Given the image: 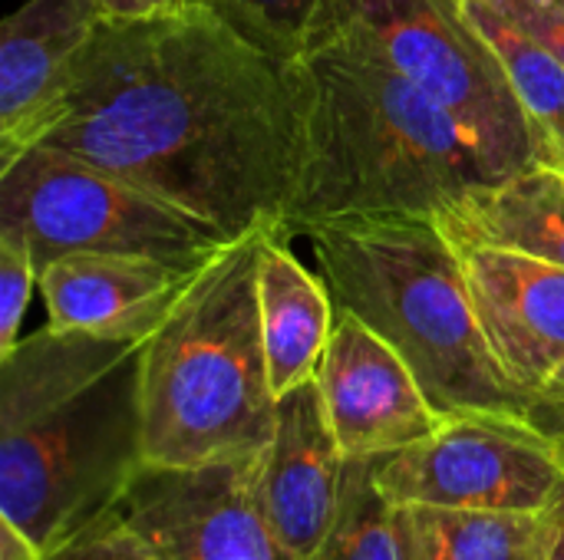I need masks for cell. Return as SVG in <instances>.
<instances>
[{
  "mask_svg": "<svg viewBox=\"0 0 564 560\" xmlns=\"http://www.w3.org/2000/svg\"><path fill=\"white\" fill-rule=\"evenodd\" d=\"M314 261L340 310L357 314L416 373L443 419L539 422V406L499 366L459 248L436 218L387 215L314 224Z\"/></svg>",
  "mask_w": 564,
  "mask_h": 560,
  "instance_id": "277c9868",
  "label": "cell"
},
{
  "mask_svg": "<svg viewBox=\"0 0 564 560\" xmlns=\"http://www.w3.org/2000/svg\"><path fill=\"white\" fill-rule=\"evenodd\" d=\"M466 17L476 23L482 40L499 56L512 89L532 119L545 129L555 145L558 165L564 158V63H558L545 46L522 33L509 17H502L489 0H459Z\"/></svg>",
  "mask_w": 564,
  "mask_h": 560,
  "instance_id": "ac0fdd59",
  "label": "cell"
},
{
  "mask_svg": "<svg viewBox=\"0 0 564 560\" xmlns=\"http://www.w3.org/2000/svg\"><path fill=\"white\" fill-rule=\"evenodd\" d=\"M43 560H169L159 545H152L139 528H132L119 512L93 521Z\"/></svg>",
  "mask_w": 564,
  "mask_h": 560,
  "instance_id": "7402d4cb",
  "label": "cell"
},
{
  "mask_svg": "<svg viewBox=\"0 0 564 560\" xmlns=\"http://www.w3.org/2000/svg\"><path fill=\"white\" fill-rule=\"evenodd\" d=\"M281 63L297 59L324 30L334 0H195Z\"/></svg>",
  "mask_w": 564,
  "mask_h": 560,
  "instance_id": "ffe728a7",
  "label": "cell"
},
{
  "mask_svg": "<svg viewBox=\"0 0 564 560\" xmlns=\"http://www.w3.org/2000/svg\"><path fill=\"white\" fill-rule=\"evenodd\" d=\"M397 505L549 515L564 495L562 442L529 419L453 416L416 446L377 459Z\"/></svg>",
  "mask_w": 564,
  "mask_h": 560,
  "instance_id": "ba28073f",
  "label": "cell"
},
{
  "mask_svg": "<svg viewBox=\"0 0 564 560\" xmlns=\"http://www.w3.org/2000/svg\"><path fill=\"white\" fill-rule=\"evenodd\" d=\"M456 248L482 333L516 389L539 406L549 432L564 399V267L492 244Z\"/></svg>",
  "mask_w": 564,
  "mask_h": 560,
  "instance_id": "30bf717a",
  "label": "cell"
},
{
  "mask_svg": "<svg viewBox=\"0 0 564 560\" xmlns=\"http://www.w3.org/2000/svg\"><path fill=\"white\" fill-rule=\"evenodd\" d=\"M0 560H43V548L13 521L0 518Z\"/></svg>",
  "mask_w": 564,
  "mask_h": 560,
  "instance_id": "d4e9b609",
  "label": "cell"
},
{
  "mask_svg": "<svg viewBox=\"0 0 564 560\" xmlns=\"http://www.w3.org/2000/svg\"><path fill=\"white\" fill-rule=\"evenodd\" d=\"M33 294H40L33 251L17 228L0 224V360L20 343V323Z\"/></svg>",
  "mask_w": 564,
  "mask_h": 560,
  "instance_id": "44dd1931",
  "label": "cell"
},
{
  "mask_svg": "<svg viewBox=\"0 0 564 560\" xmlns=\"http://www.w3.org/2000/svg\"><path fill=\"white\" fill-rule=\"evenodd\" d=\"M142 343L46 323L0 360V518L43 554L116 512L145 465Z\"/></svg>",
  "mask_w": 564,
  "mask_h": 560,
  "instance_id": "3957f363",
  "label": "cell"
},
{
  "mask_svg": "<svg viewBox=\"0 0 564 560\" xmlns=\"http://www.w3.org/2000/svg\"><path fill=\"white\" fill-rule=\"evenodd\" d=\"M545 525H549V560H564V495L545 515Z\"/></svg>",
  "mask_w": 564,
  "mask_h": 560,
  "instance_id": "484cf974",
  "label": "cell"
},
{
  "mask_svg": "<svg viewBox=\"0 0 564 560\" xmlns=\"http://www.w3.org/2000/svg\"><path fill=\"white\" fill-rule=\"evenodd\" d=\"M327 23H347L397 73L440 102L499 178L558 165L552 139L522 106L499 56L459 0H334Z\"/></svg>",
  "mask_w": 564,
  "mask_h": 560,
  "instance_id": "8992f818",
  "label": "cell"
},
{
  "mask_svg": "<svg viewBox=\"0 0 564 560\" xmlns=\"http://www.w3.org/2000/svg\"><path fill=\"white\" fill-rule=\"evenodd\" d=\"M314 560H406L397 502L377 479V459H347L340 505Z\"/></svg>",
  "mask_w": 564,
  "mask_h": 560,
  "instance_id": "d6986e66",
  "label": "cell"
},
{
  "mask_svg": "<svg viewBox=\"0 0 564 560\" xmlns=\"http://www.w3.org/2000/svg\"><path fill=\"white\" fill-rule=\"evenodd\" d=\"M562 168H564V158H562Z\"/></svg>",
  "mask_w": 564,
  "mask_h": 560,
  "instance_id": "f1b7e54d",
  "label": "cell"
},
{
  "mask_svg": "<svg viewBox=\"0 0 564 560\" xmlns=\"http://www.w3.org/2000/svg\"><path fill=\"white\" fill-rule=\"evenodd\" d=\"M208 261L66 254L40 271L46 323L53 330H79L112 340H149Z\"/></svg>",
  "mask_w": 564,
  "mask_h": 560,
  "instance_id": "5bb4252c",
  "label": "cell"
},
{
  "mask_svg": "<svg viewBox=\"0 0 564 560\" xmlns=\"http://www.w3.org/2000/svg\"><path fill=\"white\" fill-rule=\"evenodd\" d=\"M552 3H558V7H564V0H552Z\"/></svg>",
  "mask_w": 564,
  "mask_h": 560,
  "instance_id": "83f0119b",
  "label": "cell"
},
{
  "mask_svg": "<svg viewBox=\"0 0 564 560\" xmlns=\"http://www.w3.org/2000/svg\"><path fill=\"white\" fill-rule=\"evenodd\" d=\"M0 224L26 238L40 271L66 254L208 261L228 244L202 218L50 145H33L0 172Z\"/></svg>",
  "mask_w": 564,
  "mask_h": 560,
  "instance_id": "52a82bcc",
  "label": "cell"
},
{
  "mask_svg": "<svg viewBox=\"0 0 564 560\" xmlns=\"http://www.w3.org/2000/svg\"><path fill=\"white\" fill-rule=\"evenodd\" d=\"M291 73L301 158L281 238L347 218H440L502 182L463 125L347 23H327Z\"/></svg>",
  "mask_w": 564,
  "mask_h": 560,
  "instance_id": "7a4b0ae2",
  "label": "cell"
},
{
  "mask_svg": "<svg viewBox=\"0 0 564 560\" xmlns=\"http://www.w3.org/2000/svg\"><path fill=\"white\" fill-rule=\"evenodd\" d=\"M93 3L109 20H139V17H155V13H169V10L188 7L195 0H93Z\"/></svg>",
  "mask_w": 564,
  "mask_h": 560,
  "instance_id": "cb8c5ba5",
  "label": "cell"
},
{
  "mask_svg": "<svg viewBox=\"0 0 564 560\" xmlns=\"http://www.w3.org/2000/svg\"><path fill=\"white\" fill-rule=\"evenodd\" d=\"M93 0H26L0 26V172L66 112L79 59L102 23Z\"/></svg>",
  "mask_w": 564,
  "mask_h": 560,
  "instance_id": "7c38bea8",
  "label": "cell"
},
{
  "mask_svg": "<svg viewBox=\"0 0 564 560\" xmlns=\"http://www.w3.org/2000/svg\"><path fill=\"white\" fill-rule=\"evenodd\" d=\"M317 386L347 459L400 452L443 426L410 363L357 314L340 307Z\"/></svg>",
  "mask_w": 564,
  "mask_h": 560,
  "instance_id": "8fae6325",
  "label": "cell"
},
{
  "mask_svg": "<svg viewBox=\"0 0 564 560\" xmlns=\"http://www.w3.org/2000/svg\"><path fill=\"white\" fill-rule=\"evenodd\" d=\"M99 165L218 228H274L301 158V99L281 63L188 3L102 20L63 119L40 142Z\"/></svg>",
  "mask_w": 564,
  "mask_h": 560,
  "instance_id": "6da1fadb",
  "label": "cell"
},
{
  "mask_svg": "<svg viewBox=\"0 0 564 560\" xmlns=\"http://www.w3.org/2000/svg\"><path fill=\"white\" fill-rule=\"evenodd\" d=\"M406 560H549L545 515L397 505Z\"/></svg>",
  "mask_w": 564,
  "mask_h": 560,
  "instance_id": "e0dca14e",
  "label": "cell"
},
{
  "mask_svg": "<svg viewBox=\"0 0 564 560\" xmlns=\"http://www.w3.org/2000/svg\"><path fill=\"white\" fill-rule=\"evenodd\" d=\"M456 244H492L564 267V168L535 165L492 182L436 218Z\"/></svg>",
  "mask_w": 564,
  "mask_h": 560,
  "instance_id": "2e32d148",
  "label": "cell"
},
{
  "mask_svg": "<svg viewBox=\"0 0 564 560\" xmlns=\"http://www.w3.org/2000/svg\"><path fill=\"white\" fill-rule=\"evenodd\" d=\"M549 432L562 442L564 449V399L555 406V413H552V419H549Z\"/></svg>",
  "mask_w": 564,
  "mask_h": 560,
  "instance_id": "4316f807",
  "label": "cell"
},
{
  "mask_svg": "<svg viewBox=\"0 0 564 560\" xmlns=\"http://www.w3.org/2000/svg\"><path fill=\"white\" fill-rule=\"evenodd\" d=\"M347 455L330 429L317 380L278 399L274 436L258 459V502L294 560H314L340 505Z\"/></svg>",
  "mask_w": 564,
  "mask_h": 560,
  "instance_id": "4fadbf2b",
  "label": "cell"
},
{
  "mask_svg": "<svg viewBox=\"0 0 564 560\" xmlns=\"http://www.w3.org/2000/svg\"><path fill=\"white\" fill-rule=\"evenodd\" d=\"M261 452L192 469L142 465L116 512L169 560H294L258 502Z\"/></svg>",
  "mask_w": 564,
  "mask_h": 560,
  "instance_id": "9c48e42d",
  "label": "cell"
},
{
  "mask_svg": "<svg viewBox=\"0 0 564 560\" xmlns=\"http://www.w3.org/2000/svg\"><path fill=\"white\" fill-rule=\"evenodd\" d=\"M258 310L271 389L281 399L317 380L334 337L337 304L327 281L314 277L274 228L261 234L258 248Z\"/></svg>",
  "mask_w": 564,
  "mask_h": 560,
  "instance_id": "9a60e30c",
  "label": "cell"
},
{
  "mask_svg": "<svg viewBox=\"0 0 564 560\" xmlns=\"http://www.w3.org/2000/svg\"><path fill=\"white\" fill-rule=\"evenodd\" d=\"M502 17H509L522 33L545 46L558 63H564V7L552 0H489Z\"/></svg>",
  "mask_w": 564,
  "mask_h": 560,
  "instance_id": "603a6c76",
  "label": "cell"
},
{
  "mask_svg": "<svg viewBox=\"0 0 564 560\" xmlns=\"http://www.w3.org/2000/svg\"><path fill=\"white\" fill-rule=\"evenodd\" d=\"M264 231L228 241L142 343L145 465H215L271 442L278 396L258 310Z\"/></svg>",
  "mask_w": 564,
  "mask_h": 560,
  "instance_id": "5b68a950",
  "label": "cell"
}]
</instances>
